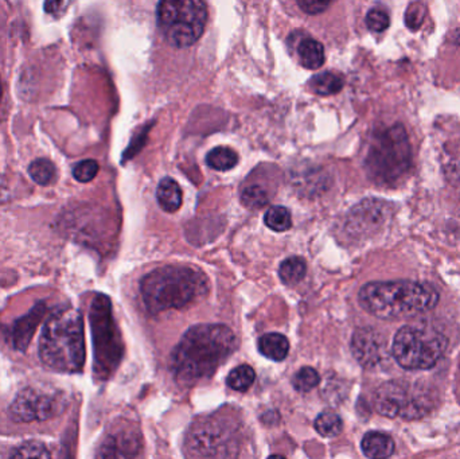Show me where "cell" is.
<instances>
[{"label": "cell", "instance_id": "obj_1", "mask_svg": "<svg viewBox=\"0 0 460 459\" xmlns=\"http://www.w3.org/2000/svg\"><path fill=\"white\" fill-rule=\"evenodd\" d=\"M232 329L218 323H202L189 329L172 355V371L183 384H194L212 376L237 349Z\"/></svg>", "mask_w": 460, "mask_h": 459}, {"label": "cell", "instance_id": "obj_2", "mask_svg": "<svg viewBox=\"0 0 460 459\" xmlns=\"http://www.w3.org/2000/svg\"><path fill=\"white\" fill-rule=\"evenodd\" d=\"M359 305L380 320H402L429 312L439 302L437 288L413 280L370 282L359 290Z\"/></svg>", "mask_w": 460, "mask_h": 459}, {"label": "cell", "instance_id": "obj_3", "mask_svg": "<svg viewBox=\"0 0 460 459\" xmlns=\"http://www.w3.org/2000/svg\"><path fill=\"white\" fill-rule=\"evenodd\" d=\"M143 302L151 314L183 309L207 296L208 279L199 269L167 266L154 269L140 283Z\"/></svg>", "mask_w": 460, "mask_h": 459}, {"label": "cell", "instance_id": "obj_4", "mask_svg": "<svg viewBox=\"0 0 460 459\" xmlns=\"http://www.w3.org/2000/svg\"><path fill=\"white\" fill-rule=\"evenodd\" d=\"M40 361L61 374H77L85 364L84 322L75 309H62L49 318L40 342Z\"/></svg>", "mask_w": 460, "mask_h": 459}, {"label": "cell", "instance_id": "obj_5", "mask_svg": "<svg viewBox=\"0 0 460 459\" xmlns=\"http://www.w3.org/2000/svg\"><path fill=\"white\" fill-rule=\"evenodd\" d=\"M93 340V372L99 382L110 379L124 355L123 339L113 318L112 304L104 294H97L89 310Z\"/></svg>", "mask_w": 460, "mask_h": 459}, {"label": "cell", "instance_id": "obj_6", "mask_svg": "<svg viewBox=\"0 0 460 459\" xmlns=\"http://www.w3.org/2000/svg\"><path fill=\"white\" fill-rule=\"evenodd\" d=\"M412 162V150L404 127H389L373 139L367 151V174L378 185L396 183L407 174Z\"/></svg>", "mask_w": 460, "mask_h": 459}, {"label": "cell", "instance_id": "obj_7", "mask_svg": "<svg viewBox=\"0 0 460 459\" xmlns=\"http://www.w3.org/2000/svg\"><path fill=\"white\" fill-rule=\"evenodd\" d=\"M159 29L174 48H189L204 34L208 7L199 0H164L156 8Z\"/></svg>", "mask_w": 460, "mask_h": 459}, {"label": "cell", "instance_id": "obj_8", "mask_svg": "<svg viewBox=\"0 0 460 459\" xmlns=\"http://www.w3.org/2000/svg\"><path fill=\"white\" fill-rule=\"evenodd\" d=\"M447 344V339L439 331L404 326L394 336L392 355L404 369H429L445 355Z\"/></svg>", "mask_w": 460, "mask_h": 459}, {"label": "cell", "instance_id": "obj_9", "mask_svg": "<svg viewBox=\"0 0 460 459\" xmlns=\"http://www.w3.org/2000/svg\"><path fill=\"white\" fill-rule=\"evenodd\" d=\"M232 445L233 436L230 428L215 418L199 420L193 425L189 433V446L201 457H226L229 455Z\"/></svg>", "mask_w": 460, "mask_h": 459}, {"label": "cell", "instance_id": "obj_10", "mask_svg": "<svg viewBox=\"0 0 460 459\" xmlns=\"http://www.w3.org/2000/svg\"><path fill=\"white\" fill-rule=\"evenodd\" d=\"M59 406L61 403L56 396L27 388L16 396L10 414L15 422H37L54 417L58 412Z\"/></svg>", "mask_w": 460, "mask_h": 459}, {"label": "cell", "instance_id": "obj_11", "mask_svg": "<svg viewBox=\"0 0 460 459\" xmlns=\"http://www.w3.org/2000/svg\"><path fill=\"white\" fill-rule=\"evenodd\" d=\"M375 407L378 414L386 418L420 417L419 401H413L400 383L389 382L381 385L375 393Z\"/></svg>", "mask_w": 460, "mask_h": 459}, {"label": "cell", "instance_id": "obj_12", "mask_svg": "<svg viewBox=\"0 0 460 459\" xmlns=\"http://www.w3.org/2000/svg\"><path fill=\"white\" fill-rule=\"evenodd\" d=\"M351 350L364 368H376L385 357V340L375 329H359L351 340Z\"/></svg>", "mask_w": 460, "mask_h": 459}, {"label": "cell", "instance_id": "obj_13", "mask_svg": "<svg viewBox=\"0 0 460 459\" xmlns=\"http://www.w3.org/2000/svg\"><path fill=\"white\" fill-rule=\"evenodd\" d=\"M46 305L43 302L35 305L26 315L19 318L13 328V344L16 350H24L29 348L30 341H31L32 336H34L35 331H37L38 325L40 321L45 317Z\"/></svg>", "mask_w": 460, "mask_h": 459}, {"label": "cell", "instance_id": "obj_14", "mask_svg": "<svg viewBox=\"0 0 460 459\" xmlns=\"http://www.w3.org/2000/svg\"><path fill=\"white\" fill-rule=\"evenodd\" d=\"M362 452L370 459H386L394 453V441L388 434L370 431L361 442Z\"/></svg>", "mask_w": 460, "mask_h": 459}, {"label": "cell", "instance_id": "obj_15", "mask_svg": "<svg viewBox=\"0 0 460 459\" xmlns=\"http://www.w3.org/2000/svg\"><path fill=\"white\" fill-rule=\"evenodd\" d=\"M156 199L164 212L175 213L180 210L183 196L177 181L170 177L164 178L156 189Z\"/></svg>", "mask_w": 460, "mask_h": 459}, {"label": "cell", "instance_id": "obj_16", "mask_svg": "<svg viewBox=\"0 0 460 459\" xmlns=\"http://www.w3.org/2000/svg\"><path fill=\"white\" fill-rule=\"evenodd\" d=\"M257 347L264 357L272 361H283L289 352L288 340L280 333L264 334L260 337Z\"/></svg>", "mask_w": 460, "mask_h": 459}, {"label": "cell", "instance_id": "obj_17", "mask_svg": "<svg viewBox=\"0 0 460 459\" xmlns=\"http://www.w3.org/2000/svg\"><path fill=\"white\" fill-rule=\"evenodd\" d=\"M297 56L305 69H319L324 64V48L314 38H305L297 46Z\"/></svg>", "mask_w": 460, "mask_h": 459}, {"label": "cell", "instance_id": "obj_18", "mask_svg": "<svg viewBox=\"0 0 460 459\" xmlns=\"http://www.w3.org/2000/svg\"><path fill=\"white\" fill-rule=\"evenodd\" d=\"M310 86L316 94L332 96L342 91L343 78L334 72L319 73L311 78Z\"/></svg>", "mask_w": 460, "mask_h": 459}, {"label": "cell", "instance_id": "obj_19", "mask_svg": "<svg viewBox=\"0 0 460 459\" xmlns=\"http://www.w3.org/2000/svg\"><path fill=\"white\" fill-rule=\"evenodd\" d=\"M238 154L234 150L229 147L213 148L207 156V163L210 169L216 170V172H229V170L234 169L238 164Z\"/></svg>", "mask_w": 460, "mask_h": 459}, {"label": "cell", "instance_id": "obj_20", "mask_svg": "<svg viewBox=\"0 0 460 459\" xmlns=\"http://www.w3.org/2000/svg\"><path fill=\"white\" fill-rule=\"evenodd\" d=\"M29 174L35 183L40 186H49L56 182L58 178L56 164L50 159L40 158L31 162L29 166Z\"/></svg>", "mask_w": 460, "mask_h": 459}, {"label": "cell", "instance_id": "obj_21", "mask_svg": "<svg viewBox=\"0 0 460 459\" xmlns=\"http://www.w3.org/2000/svg\"><path fill=\"white\" fill-rule=\"evenodd\" d=\"M305 271H307L305 261L299 256H292L280 264L279 277H280L281 282L292 286L302 282L303 278L305 277Z\"/></svg>", "mask_w": 460, "mask_h": 459}, {"label": "cell", "instance_id": "obj_22", "mask_svg": "<svg viewBox=\"0 0 460 459\" xmlns=\"http://www.w3.org/2000/svg\"><path fill=\"white\" fill-rule=\"evenodd\" d=\"M315 428L319 436L324 438H332V437L340 436L342 433L343 422L340 415L335 412H322L315 420Z\"/></svg>", "mask_w": 460, "mask_h": 459}, {"label": "cell", "instance_id": "obj_23", "mask_svg": "<svg viewBox=\"0 0 460 459\" xmlns=\"http://www.w3.org/2000/svg\"><path fill=\"white\" fill-rule=\"evenodd\" d=\"M264 223L272 231L286 232L292 228V216L287 207H272L265 213Z\"/></svg>", "mask_w": 460, "mask_h": 459}, {"label": "cell", "instance_id": "obj_24", "mask_svg": "<svg viewBox=\"0 0 460 459\" xmlns=\"http://www.w3.org/2000/svg\"><path fill=\"white\" fill-rule=\"evenodd\" d=\"M254 379H256V374H254L252 366H240L230 372L226 383H228L232 390L238 391V393H245V391L252 387Z\"/></svg>", "mask_w": 460, "mask_h": 459}, {"label": "cell", "instance_id": "obj_25", "mask_svg": "<svg viewBox=\"0 0 460 459\" xmlns=\"http://www.w3.org/2000/svg\"><path fill=\"white\" fill-rule=\"evenodd\" d=\"M10 459H51V455L45 445L30 441L16 447Z\"/></svg>", "mask_w": 460, "mask_h": 459}, {"label": "cell", "instance_id": "obj_26", "mask_svg": "<svg viewBox=\"0 0 460 459\" xmlns=\"http://www.w3.org/2000/svg\"><path fill=\"white\" fill-rule=\"evenodd\" d=\"M295 390L297 393H310L313 391L316 385L321 383V376H319L316 369L311 368V366H305V368L300 369L296 375H295L294 380Z\"/></svg>", "mask_w": 460, "mask_h": 459}, {"label": "cell", "instance_id": "obj_27", "mask_svg": "<svg viewBox=\"0 0 460 459\" xmlns=\"http://www.w3.org/2000/svg\"><path fill=\"white\" fill-rule=\"evenodd\" d=\"M241 201L249 209H260L270 201L267 190L259 185L246 186L241 193Z\"/></svg>", "mask_w": 460, "mask_h": 459}, {"label": "cell", "instance_id": "obj_28", "mask_svg": "<svg viewBox=\"0 0 460 459\" xmlns=\"http://www.w3.org/2000/svg\"><path fill=\"white\" fill-rule=\"evenodd\" d=\"M116 442H118L119 452L128 459L134 458L142 446V439L134 430L123 431L120 437L116 438Z\"/></svg>", "mask_w": 460, "mask_h": 459}, {"label": "cell", "instance_id": "obj_29", "mask_svg": "<svg viewBox=\"0 0 460 459\" xmlns=\"http://www.w3.org/2000/svg\"><path fill=\"white\" fill-rule=\"evenodd\" d=\"M100 166L93 159H85V161L78 162L75 167H73V177L75 181L81 183H88L96 178L97 172H99Z\"/></svg>", "mask_w": 460, "mask_h": 459}, {"label": "cell", "instance_id": "obj_30", "mask_svg": "<svg viewBox=\"0 0 460 459\" xmlns=\"http://www.w3.org/2000/svg\"><path fill=\"white\" fill-rule=\"evenodd\" d=\"M391 23L388 13L381 8H372L367 15V29L375 32L385 31Z\"/></svg>", "mask_w": 460, "mask_h": 459}, {"label": "cell", "instance_id": "obj_31", "mask_svg": "<svg viewBox=\"0 0 460 459\" xmlns=\"http://www.w3.org/2000/svg\"><path fill=\"white\" fill-rule=\"evenodd\" d=\"M119 447L115 437H107L100 445L96 459H119Z\"/></svg>", "mask_w": 460, "mask_h": 459}, {"label": "cell", "instance_id": "obj_32", "mask_svg": "<svg viewBox=\"0 0 460 459\" xmlns=\"http://www.w3.org/2000/svg\"><path fill=\"white\" fill-rule=\"evenodd\" d=\"M297 5L302 8L305 13L315 15V13H323L329 7V2H321V0H299Z\"/></svg>", "mask_w": 460, "mask_h": 459}, {"label": "cell", "instance_id": "obj_33", "mask_svg": "<svg viewBox=\"0 0 460 459\" xmlns=\"http://www.w3.org/2000/svg\"><path fill=\"white\" fill-rule=\"evenodd\" d=\"M421 4H418V10H412L410 7V10H407V15H405V21H407V26H410L411 29H418L421 24V21L423 19L418 18V15L423 16L424 10H419Z\"/></svg>", "mask_w": 460, "mask_h": 459}, {"label": "cell", "instance_id": "obj_34", "mask_svg": "<svg viewBox=\"0 0 460 459\" xmlns=\"http://www.w3.org/2000/svg\"><path fill=\"white\" fill-rule=\"evenodd\" d=\"M69 4L70 3L67 2H46L45 11L48 13H51V15L59 16L62 13H64L65 8H66Z\"/></svg>", "mask_w": 460, "mask_h": 459}, {"label": "cell", "instance_id": "obj_35", "mask_svg": "<svg viewBox=\"0 0 460 459\" xmlns=\"http://www.w3.org/2000/svg\"><path fill=\"white\" fill-rule=\"evenodd\" d=\"M268 459H286L283 457V455H270Z\"/></svg>", "mask_w": 460, "mask_h": 459}, {"label": "cell", "instance_id": "obj_36", "mask_svg": "<svg viewBox=\"0 0 460 459\" xmlns=\"http://www.w3.org/2000/svg\"><path fill=\"white\" fill-rule=\"evenodd\" d=\"M2 94H3L2 83H0V100H2Z\"/></svg>", "mask_w": 460, "mask_h": 459}]
</instances>
